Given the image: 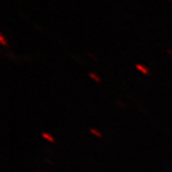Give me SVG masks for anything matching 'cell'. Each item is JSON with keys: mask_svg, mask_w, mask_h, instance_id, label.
<instances>
[{"mask_svg": "<svg viewBox=\"0 0 172 172\" xmlns=\"http://www.w3.org/2000/svg\"><path fill=\"white\" fill-rule=\"evenodd\" d=\"M41 136H42L43 139L46 140L47 142H49V143H55L56 142L55 138L53 137L51 134H49V133H47V132H42Z\"/></svg>", "mask_w": 172, "mask_h": 172, "instance_id": "obj_2", "label": "cell"}, {"mask_svg": "<svg viewBox=\"0 0 172 172\" xmlns=\"http://www.w3.org/2000/svg\"><path fill=\"white\" fill-rule=\"evenodd\" d=\"M90 132H91L93 135H95L97 138H102V134L99 132V130L95 129V128H90Z\"/></svg>", "mask_w": 172, "mask_h": 172, "instance_id": "obj_4", "label": "cell"}, {"mask_svg": "<svg viewBox=\"0 0 172 172\" xmlns=\"http://www.w3.org/2000/svg\"><path fill=\"white\" fill-rule=\"evenodd\" d=\"M0 41H1L2 45H4V46H6V45L8 44V43L6 42V40H5V37L3 36H0Z\"/></svg>", "mask_w": 172, "mask_h": 172, "instance_id": "obj_5", "label": "cell"}, {"mask_svg": "<svg viewBox=\"0 0 172 172\" xmlns=\"http://www.w3.org/2000/svg\"><path fill=\"white\" fill-rule=\"evenodd\" d=\"M167 53H168V54H169L170 56H171V57H172V51H171V50H169V49H168L167 50Z\"/></svg>", "mask_w": 172, "mask_h": 172, "instance_id": "obj_6", "label": "cell"}, {"mask_svg": "<svg viewBox=\"0 0 172 172\" xmlns=\"http://www.w3.org/2000/svg\"><path fill=\"white\" fill-rule=\"evenodd\" d=\"M88 76H89L90 79H93L94 81H95V82H101V77H99L98 75L95 74V73H89Z\"/></svg>", "mask_w": 172, "mask_h": 172, "instance_id": "obj_3", "label": "cell"}, {"mask_svg": "<svg viewBox=\"0 0 172 172\" xmlns=\"http://www.w3.org/2000/svg\"><path fill=\"white\" fill-rule=\"evenodd\" d=\"M135 67H136V69L138 71L140 72V73H142L143 75H145V76H148V75H149V70L145 66H143V65L140 64V63H137L135 65Z\"/></svg>", "mask_w": 172, "mask_h": 172, "instance_id": "obj_1", "label": "cell"}]
</instances>
